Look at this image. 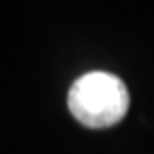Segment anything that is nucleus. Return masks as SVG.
<instances>
[{"mask_svg": "<svg viewBox=\"0 0 154 154\" xmlns=\"http://www.w3.org/2000/svg\"><path fill=\"white\" fill-rule=\"evenodd\" d=\"M130 94L122 78L110 72H88L68 90V110L86 128H110L126 116Z\"/></svg>", "mask_w": 154, "mask_h": 154, "instance_id": "1", "label": "nucleus"}]
</instances>
